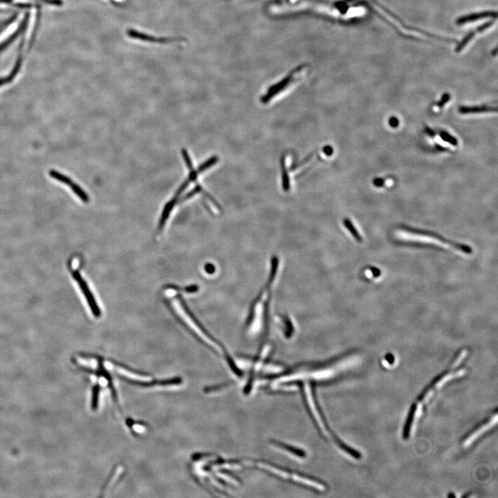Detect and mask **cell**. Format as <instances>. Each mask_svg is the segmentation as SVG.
<instances>
[{
  "label": "cell",
  "instance_id": "1",
  "mask_svg": "<svg viewBox=\"0 0 498 498\" xmlns=\"http://www.w3.org/2000/svg\"><path fill=\"white\" fill-rule=\"evenodd\" d=\"M164 296L166 300H167L168 305L171 307V310H173L175 315L178 317L179 319L183 322V324L188 328L189 330L191 331L192 334H195L197 337L200 338L201 341L210 345L215 350L220 351V349H219L218 345L213 341L211 338H210L209 335L206 333V330L202 327L196 317H194L193 314L187 307L186 304L182 299L180 289L178 288L173 287V286L166 287L164 291Z\"/></svg>",
  "mask_w": 498,
  "mask_h": 498
},
{
  "label": "cell",
  "instance_id": "2",
  "mask_svg": "<svg viewBox=\"0 0 498 498\" xmlns=\"http://www.w3.org/2000/svg\"><path fill=\"white\" fill-rule=\"evenodd\" d=\"M467 351L466 350H461L459 352V355L456 357L454 362L451 364L449 369H448L445 372L441 374L440 375L437 376L423 390L422 393L418 397L417 401L414 404H413L412 407L409 409V414L414 416L417 415L421 406L422 405L423 403L427 402L430 399V397L432 396L435 390L443 386L444 383H447L449 380L453 379L454 377H457V376H460L464 374L465 372L463 369H461V370H455V369L457 368L458 366L461 365V362H463V361L464 360V359L467 356Z\"/></svg>",
  "mask_w": 498,
  "mask_h": 498
},
{
  "label": "cell",
  "instance_id": "3",
  "mask_svg": "<svg viewBox=\"0 0 498 498\" xmlns=\"http://www.w3.org/2000/svg\"><path fill=\"white\" fill-rule=\"evenodd\" d=\"M397 239L404 242L421 243V244H432L440 247L444 248L446 249L454 250L470 254L472 253L471 248L466 245L448 242L445 239L441 238L432 235V234L426 233V232L412 231L406 229H400L396 232Z\"/></svg>",
  "mask_w": 498,
  "mask_h": 498
},
{
  "label": "cell",
  "instance_id": "4",
  "mask_svg": "<svg viewBox=\"0 0 498 498\" xmlns=\"http://www.w3.org/2000/svg\"><path fill=\"white\" fill-rule=\"evenodd\" d=\"M73 277L76 280V283L79 284L81 292L84 295L86 302L90 307V311L92 313L93 317H99L101 316V310L98 307L96 298L93 296L92 291L90 289L89 284L88 282L83 277L79 270L77 269H72Z\"/></svg>",
  "mask_w": 498,
  "mask_h": 498
},
{
  "label": "cell",
  "instance_id": "5",
  "mask_svg": "<svg viewBox=\"0 0 498 498\" xmlns=\"http://www.w3.org/2000/svg\"><path fill=\"white\" fill-rule=\"evenodd\" d=\"M127 35L128 37L132 39L136 40L145 43H156V44H170V43H178L182 42L183 40L179 39L178 38L172 37H157L146 34V33L141 32V31L136 30L135 29H129L127 30Z\"/></svg>",
  "mask_w": 498,
  "mask_h": 498
},
{
  "label": "cell",
  "instance_id": "6",
  "mask_svg": "<svg viewBox=\"0 0 498 498\" xmlns=\"http://www.w3.org/2000/svg\"><path fill=\"white\" fill-rule=\"evenodd\" d=\"M498 414L497 412L493 414L492 415L486 419L485 421L480 423L478 426L475 427L474 429L472 430L471 433L468 434L463 440V444L464 447H468L475 442L477 439L479 438L480 435L485 433L487 430H489L492 428L494 425L497 423Z\"/></svg>",
  "mask_w": 498,
  "mask_h": 498
},
{
  "label": "cell",
  "instance_id": "7",
  "mask_svg": "<svg viewBox=\"0 0 498 498\" xmlns=\"http://www.w3.org/2000/svg\"><path fill=\"white\" fill-rule=\"evenodd\" d=\"M49 175H51V178L55 179V180H58L59 181H61L62 183H65V184L68 185L70 187L71 189L74 192L80 199L83 201V202H89L90 197L89 196L87 195L86 192L83 190L79 185L76 184L72 180H70L68 177L65 176V175L60 174V173H58V172L52 171L49 172Z\"/></svg>",
  "mask_w": 498,
  "mask_h": 498
},
{
  "label": "cell",
  "instance_id": "8",
  "mask_svg": "<svg viewBox=\"0 0 498 498\" xmlns=\"http://www.w3.org/2000/svg\"><path fill=\"white\" fill-rule=\"evenodd\" d=\"M497 12L494 11H483L480 13H473L468 14L459 17L456 21L457 25H462V24L470 23V22H475V21L481 20V19L487 18V17H497Z\"/></svg>",
  "mask_w": 498,
  "mask_h": 498
},
{
  "label": "cell",
  "instance_id": "9",
  "mask_svg": "<svg viewBox=\"0 0 498 498\" xmlns=\"http://www.w3.org/2000/svg\"><path fill=\"white\" fill-rule=\"evenodd\" d=\"M493 24H494V22H492V21H490V22H487V23L482 24V25L480 26L478 28H477L475 30L472 31L471 32L469 33V34L466 35V36L463 38L462 41H461L460 43H459V45H457V47L455 48V51L457 52V53H459V52L461 51V50H462L463 48H464L465 46L469 43V42L475 37V35L478 34V33H481L482 31H485L486 29L490 27Z\"/></svg>",
  "mask_w": 498,
  "mask_h": 498
},
{
  "label": "cell",
  "instance_id": "10",
  "mask_svg": "<svg viewBox=\"0 0 498 498\" xmlns=\"http://www.w3.org/2000/svg\"><path fill=\"white\" fill-rule=\"evenodd\" d=\"M459 113L462 114H479V113L497 112V108L495 107H487V106H480V107H461L459 109Z\"/></svg>",
  "mask_w": 498,
  "mask_h": 498
},
{
  "label": "cell",
  "instance_id": "11",
  "mask_svg": "<svg viewBox=\"0 0 498 498\" xmlns=\"http://www.w3.org/2000/svg\"><path fill=\"white\" fill-rule=\"evenodd\" d=\"M344 223L346 228L350 230L352 235L355 237V238L357 239V241H358L359 242H362V237L361 236L360 234L359 233V232L357 231L355 227L353 225H352L351 221H350V220H345Z\"/></svg>",
  "mask_w": 498,
  "mask_h": 498
},
{
  "label": "cell",
  "instance_id": "12",
  "mask_svg": "<svg viewBox=\"0 0 498 498\" xmlns=\"http://www.w3.org/2000/svg\"><path fill=\"white\" fill-rule=\"evenodd\" d=\"M440 136L444 141L448 142V143H451V145H454V146H456L457 145V140L452 135H451L450 134L448 133L447 132H441Z\"/></svg>",
  "mask_w": 498,
  "mask_h": 498
},
{
  "label": "cell",
  "instance_id": "13",
  "mask_svg": "<svg viewBox=\"0 0 498 498\" xmlns=\"http://www.w3.org/2000/svg\"><path fill=\"white\" fill-rule=\"evenodd\" d=\"M450 99H451L450 93H444V96L442 97V99H441L440 101L438 102V104H437V106H438V107H440V108H442V107H443L445 105V104L447 103V102H449V100H450Z\"/></svg>",
  "mask_w": 498,
  "mask_h": 498
},
{
  "label": "cell",
  "instance_id": "14",
  "mask_svg": "<svg viewBox=\"0 0 498 498\" xmlns=\"http://www.w3.org/2000/svg\"><path fill=\"white\" fill-rule=\"evenodd\" d=\"M373 183H374V185H375V186L379 187H379L383 186V185H384L385 180H383V179L377 178L374 180Z\"/></svg>",
  "mask_w": 498,
  "mask_h": 498
},
{
  "label": "cell",
  "instance_id": "15",
  "mask_svg": "<svg viewBox=\"0 0 498 498\" xmlns=\"http://www.w3.org/2000/svg\"><path fill=\"white\" fill-rule=\"evenodd\" d=\"M390 126L393 128H397L399 126V121L396 117H392L389 121Z\"/></svg>",
  "mask_w": 498,
  "mask_h": 498
},
{
  "label": "cell",
  "instance_id": "16",
  "mask_svg": "<svg viewBox=\"0 0 498 498\" xmlns=\"http://www.w3.org/2000/svg\"><path fill=\"white\" fill-rule=\"evenodd\" d=\"M425 133L427 134L431 138H434L435 136V132L433 130L430 129L429 127H425Z\"/></svg>",
  "mask_w": 498,
  "mask_h": 498
},
{
  "label": "cell",
  "instance_id": "17",
  "mask_svg": "<svg viewBox=\"0 0 498 498\" xmlns=\"http://www.w3.org/2000/svg\"><path fill=\"white\" fill-rule=\"evenodd\" d=\"M197 290V287L195 285H192L190 287L185 288V291H186V293H188H188H191V294L192 293H195Z\"/></svg>",
  "mask_w": 498,
  "mask_h": 498
},
{
  "label": "cell",
  "instance_id": "18",
  "mask_svg": "<svg viewBox=\"0 0 498 498\" xmlns=\"http://www.w3.org/2000/svg\"><path fill=\"white\" fill-rule=\"evenodd\" d=\"M437 150H440L441 151H446L447 150V148H444V147L440 146V145H437L436 146Z\"/></svg>",
  "mask_w": 498,
  "mask_h": 498
}]
</instances>
